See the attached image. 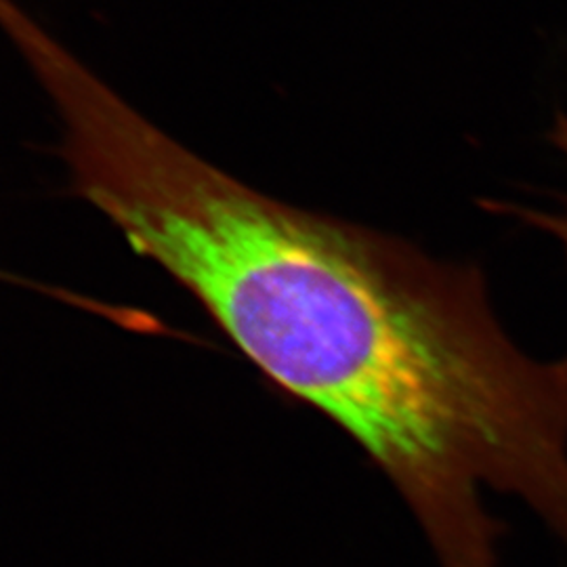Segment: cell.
Returning <instances> with one entry per match:
<instances>
[{"label":"cell","mask_w":567,"mask_h":567,"mask_svg":"<svg viewBox=\"0 0 567 567\" xmlns=\"http://www.w3.org/2000/svg\"><path fill=\"white\" fill-rule=\"evenodd\" d=\"M550 142L566 156L567 161V116L557 114L555 124L550 128ZM513 215L522 217L524 221L545 231L555 243L561 246L567 259V198L557 204L555 208H513Z\"/></svg>","instance_id":"obj_2"},{"label":"cell","mask_w":567,"mask_h":567,"mask_svg":"<svg viewBox=\"0 0 567 567\" xmlns=\"http://www.w3.org/2000/svg\"><path fill=\"white\" fill-rule=\"evenodd\" d=\"M76 185L265 377L358 442L440 567H498L486 489L567 543V358L508 337L477 267L267 198L133 110L91 135Z\"/></svg>","instance_id":"obj_1"}]
</instances>
